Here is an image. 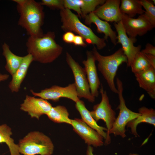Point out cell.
<instances>
[{
    "label": "cell",
    "mask_w": 155,
    "mask_h": 155,
    "mask_svg": "<svg viewBox=\"0 0 155 155\" xmlns=\"http://www.w3.org/2000/svg\"><path fill=\"white\" fill-rule=\"evenodd\" d=\"M54 32L49 31L39 36H29L26 42L28 54L34 61L41 63H51L61 54L63 48L55 40Z\"/></svg>",
    "instance_id": "cell-1"
},
{
    "label": "cell",
    "mask_w": 155,
    "mask_h": 155,
    "mask_svg": "<svg viewBox=\"0 0 155 155\" xmlns=\"http://www.w3.org/2000/svg\"><path fill=\"white\" fill-rule=\"evenodd\" d=\"M17 8L20 14L18 24L25 29L29 36L42 35L41 27L44 18L43 5L34 0H26L22 5H17Z\"/></svg>",
    "instance_id": "cell-2"
},
{
    "label": "cell",
    "mask_w": 155,
    "mask_h": 155,
    "mask_svg": "<svg viewBox=\"0 0 155 155\" xmlns=\"http://www.w3.org/2000/svg\"><path fill=\"white\" fill-rule=\"evenodd\" d=\"M60 16L62 23L61 28L64 31L74 32L81 36L87 44L95 45L97 49H102L106 45L105 39L96 35L92 29L82 23L77 16L70 9L60 10Z\"/></svg>",
    "instance_id": "cell-3"
},
{
    "label": "cell",
    "mask_w": 155,
    "mask_h": 155,
    "mask_svg": "<svg viewBox=\"0 0 155 155\" xmlns=\"http://www.w3.org/2000/svg\"><path fill=\"white\" fill-rule=\"evenodd\" d=\"M92 51L98 62V69L106 80L110 89L114 93L117 94L115 78L120 65L123 63H127V58L122 48L108 56L101 55L94 46Z\"/></svg>",
    "instance_id": "cell-4"
},
{
    "label": "cell",
    "mask_w": 155,
    "mask_h": 155,
    "mask_svg": "<svg viewBox=\"0 0 155 155\" xmlns=\"http://www.w3.org/2000/svg\"><path fill=\"white\" fill-rule=\"evenodd\" d=\"M18 144L20 153L23 155H51L54 149L50 138L38 131L28 133Z\"/></svg>",
    "instance_id": "cell-5"
},
{
    "label": "cell",
    "mask_w": 155,
    "mask_h": 155,
    "mask_svg": "<svg viewBox=\"0 0 155 155\" xmlns=\"http://www.w3.org/2000/svg\"><path fill=\"white\" fill-rule=\"evenodd\" d=\"M116 83L119 101L117 109L119 110V113L109 131V134H113L115 136H119L124 138L126 136L125 127L127 124L139 116L140 114L138 112L131 111L127 106L123 94V82L118 78H116Z\"/></svg>",
    "instance_id": "cell-6"
},
{
    "label": "cell",
    "mask_w": 155,
    "mask_h": 155,
    "mask_svg": "<svg viewBox=\"0 0 155 155\" xmlns=\"http://www.w3.org/2000/svg\"><path fill=\"white\" fill-rule=\"evenodd\" d=\"M100 86V92L101 96V101L94 105L93 110L90 111V113L96 122L100 120H102L105 123L107 129V137L105 140L104 144L107 145L111 142V139L109 132L116 119V113L110 103L106 91L104 90L102 84Z\"/></svg>",
    "instance_id": "cell-7"
},
{
    "label": "cell",
    "mask_w": 155,
    "mask_h": 155,
    "mask_svg": "<svg viewBox=\"0 0 155 155\" xmlns=\"http://www.w3.org/2000/svg\"><path fill=\"white\" fill-rule=\"evenodd\" d=\"M66 61L73 75L78 97L83 98L93 103L95 98L92 94L84 69L76 62L68 52L66 53Z\"/></svg>",
    "instance_id": "cell-8"
},
{
    "label": "cell",
    "mask_w": 155,
    "mask_h": 155,
    "mask_svg": "<svg viewBox=\"0 0 155 155\" xmlns=\"http://www.w3.org/2000/svg\"><path fill=\"white\" fill-rule=\"evenodd\" d=\"M121 21L127 35L134 43L137 36H143L155 27L144 13L137 18L122 14Z\"/></svg>",
    "instance_id": "cell-9"
},
{
    "label": "cell",
    "mask_w": 155,
    "mask_h": 155,
    "mask_svg": "<svg viewBox=\"0 0 155 155\" xmlns=\"http://www.w3.org/2000/svg\"><path fill=\"white\" fill-rule=\"evenodd\" d=\"M30 91L34 96H37L47 100H50L57 102L62 98L70 99L75 102L80 100L78 96L74 83L69 84L65 87L54 85L50 88L43 89L39 92H35L32 90Z\"/></svg>",
    "instance_id": "cell-10"
},
{
    "label": "cell",
    "mask_w": 155,
    "mask_h": 155,
    "mask_svg": "<svg viewBox=\"0 0 155 155\" xmlns=\"http://www.w3.org/2000/svg\"><path fill=\"white\" fill-rule=\"evenodd\" d=\"M71 125L74 131L88 146L100 147L104 144L103 138L96 131L86 124L82 119H71Z\"/></svg>",
    "instance_id": "cell-11"
},
{
    "label": "cell",
    "mask_w": 155,
    "mask_h": 155,
    "mask_svg": "<svg viewBox=\"0 0 155 155\" xmlns=\"http://www.w3.org/2000/svg\"><path fill=\"white\" fill-rule=\"evenodd\" d=\"M52 107L46 100L27 95L20 108L27 113L31 118L39 119L42 115H46Z\"/></svg>",
    "instance_id": "cell-12"
},
{
    "label": "cell",
    "mask_w": 155,
    "mask_h": 155,
    "mask_svg": "<svg viewBox=\"0 0 155 155\" xmlns=\"http://www.w3.org/2000/svg\"><path fill=\"white\" fill-rule=\"evenodd\" d=\"M114 26L117 33V44H121V48L127 59V65L130 67L136 55L140 51L141 46H134V43L127 35L121 21L115 23Z\"/></svg>",
    "instance_id": "cell-13"
},
{
    "label": "cell",
    "mask_w": 155,
    "mask_h": 155,
    "mask_svg": "<svg viewBox=\"0 0 155 155\" xmlns=\"http://www.w3.org/2000/svg\"><path fill=\"white\" fill-rule=\"evenodd\" d=\"M121 0H106L93 12L99 18L107 22L117 23L121 20L120 9Z\"/></svg>",
    "instance_id": "cell-14"
},
{
    "label": "cell",
    "mask_w": 155,
    "mask_h": 155,
    "mask_svg": "<svg viewBox=\"0 0 155 155\" xmlns=\"http://www.w3.org/2000/svg\"><path fill=\"white\" fill-rule=\"evenodd\" d=\"M87 59L82 61L84 66L87 78L89 84L91 92L95 98L99 95L98 89L101 84L98 75L95 58L92 51L86 52Z\"/></svg>",
    "instance_id": "cell-15"
},
{
    "label": "cell",
    "mask_w": 155,
    "mask_h": 155,
    "mask_svg": "<svg viewBox=\"0 0 155 155\" xmlns=\"http://www.w3.org/2000/svg\"><path fill=\"white\" fill-rule=\"evenodd\" d=\"M84 22L87 25H90L94 24L97 27V31L98 33H103L104 38L107 40L109 37L115 45L117 44V36L116 32L113 30L109 24L107 22L101 19L93 12L86 15L84 17Z\"/></svg>",
    "instance_id": "cell-16"
},
{
    "label": "cell",
    "mask_w": 155,
    "mask_h": 155,
    "mask_svg": "<svg viewBox=\"0 0 155 155\" xmlns=\"http://www.w3.org/2000/svg\"><path fill=\"white\" fill-rule=\"evenodd\" d=\"M139 86L145 90L151 98L155 99V68L152 67L134 74Z\"/></svg>",
    "instance_id": "cell-17"
},
{
    "label": "cell",
    "mask_w": 155,
    "mask_h": 155,
    "mask_svg": "<svg viewBox=\"0 0 155 155\" xmlns=\"http://www.w3.org/2000/svg\"><path fill=\"white\" fill-rule=\"evenodd\" d=\"M33 61L32 56L30 54H28L24 56L20 66L12 75V79L8 85L12 92H17L19 91L21 84L26 75L30 65Z\"/></svg>",
    "instance_id": "cell-18"
},
{
    "label": "cell",
    "mask_w": 155,
    "mask_h": 155,
    "mask_svg": "<svg viewBox=\"0 0 155 155\" xmlns=\"http://www.w3.org/2000/svg\"><path fill=\"white\" fill-rule=\"evenodd\" d=\"M140 115L129 121L127 125V128H130L131 133L135 137H139L137 131V125L142 123H145L155 126V110L153 108L142 106L138 109Z\"/></svg>",
    "instance_id": "cell-19"
},
{
    "label": "cell",
    "mask_w": 155,
    "mask_h": 155,
    "mask_svg": "<svg viewBox=\"0 0 155 155\" xmlns=\"http://www.w3.org/2000/svg\"><path fill=\"white\" fill-rule=\"evenodd\" d=\"M75 107L81 116L82 119L88 125L96 131L105 140L107 137L106 128L99 125L86 108L84 102L80 100L75 102Z\"/></svg>",
    "instance_id": "cell-20"
},
{
    "label": "cell",
    "mask_w": 155,
    "mask_h": 155,
    "mask_svg": "<svg viewBox=\"0 0 155 155\" xmlns=\"http://www.w3.org/2000/svg\"><path fill=\"white\" fill-rule=\"evenodd\" d=\"M3 55L6 61L5 66L6 70L12 75L21 65L23 57L17 55L10 50L9 46L6 43L2 45Z\"/></svg>",
    "instance_id": "cell-21"
},
{
    "label": "cell",
    "mask_w": 155,
    "mask_h": 155,
    "mask_svg": "<svg viewBox=\"0 0 155 155\" xmlns=\"http://www.w3.org/2000/svg\"><path fill=\"white\" fill-rule=\"evenodd\" d=\"M11 128L6 124L0 125V144L5 143L9 148L10 155H20L19 146L11 137Z\"/></svg>",
    "instance_id": "cell-22"
},
{
    "label": "cell",
    "mask_w": 155,
    "mask_h": 155,
    "mask_svg": "<svg viewBox=\"0 0 155 155\" xmlns=\"http://www.w3.org/2000/svg\"><path fill=\"white\" fill-rule=\"evenodd\" d=\"M120 9L122 14L131 18H133L137 14H142L145 12L140 0H121Z\"/></svg>",
    "instance_id": "cell-23"
},
{
    "label": "cell",
    "mask_w": 155,
    "mask_h": 155,
    "mask_svg": "<svg viewBox=\"0 0 155 155\" xmlns=\"http://www.w3.org/2000/svg\"><path fill=\"white\" fill-rule=\"evenodd\" d=\"M46 115L55 123L71 125V119L69 118V114L67 109L64 106L59 105L52 107Z\"/></svg>",
    "instance_id": "cell-24"
},
{
    "label": "cell",
    "mask_w": 155,
    "mask_h": 155,
    "mask_svg": "<svg viewBox=\"0 0 155 155\" xmlns=\"http://www.w3.org/2000/svg\"><path fill=\"white\" fill-rule=\"evenodd\" d=\"M151 67L145 54L140 51L136 55L130 67L134 74L145 70Z\"/></svg>",
    "instance_id": "cell-25"
},
{
    "label": "cell",
    "mask_w": 155,
    "mask_h": 155,
    "mask_svg": "<svg viewBox=\"0 0 155 155\" xmlns=\"http://www.w3.org/2000/svg\"><path fill=\"white\" fill-rule=\"evenodd\" d=\"M105 1V0H82L81 7L82 17L84 18L86 15L93 12L98 6L102 5Z\"/></svg>",
    "instance_id": "cell-26"
},
{
    "label": "cell",
    "mask_w": 155,
    "mask_h": 155,
    "mask_svg": "<svg viewBox=\"0 0 155 155\" xmlns=\"http://www.w3.org/2000/svg\"><path fill=\"white\" fill-rule=\"evenodd\" d=\"M142 7L145 9L144 13L154 27L155 26V6L151 1L140 0Z\"/></svg>",
    "instance_id": "cell-27"
},
{
    "label": "cell",
    "mask_w": 155,
    "mask_h": 155,
    "mask_svg": "<svg viewBox=\"0 0 155 155\" xmlns=\"http://www.w3.org/2000/svg\"><path fill=\"white\" fill-rule=\"evenodd\" d=\"M82 2V0H63L64 8L73 10L80 17H82L81 7Z\"/></svg>",
    "instance_id": "cell-28"
},
{
    "label": "cell",
    "mask_w": 155,
    "mask_h": 155,
    "mask_svg": "<svg viewBox=\"0 0 155 155\" xmlns=\"http://www.w3.org/2000/svg\"><path fill=\"white\" fill-rule=\"evenodd\" d=\"M40 3L50 7L63 9L64 8L63 0H42Z\"/></svg>",
    "instance_id": "cell-29"
},
{
    "label": "cell",
    "mask_w": 155,
    "mask_h": 155,
    "mask_svg": "<svg viewBox=\"0 0 155 155\" xmlns=\"http://www.w3.org/2000/svg\"><path fill=\"white\" fill-rule=\"evenodd\" d=\"M75 36V35L73 32L70 31L67 32L63 35V39L67 43H72Z\"/></svg>",
    "instance_id": "cell-30"
},
{
    "label": "cell",
    "mask_w": 155,
    "mask_h": 155,
    "mask_svg": "<svg viewBox=\"0 0 155 155\" xmlns=\"http://www.w3.org/2000/svg\"><path fill=\"white\" fill-rule=\"evenodd\" d=\"M141 52L144 54L155 56V47L150 43H147L146 45L145 48Z\"/></svg>",
    "instance_id": "cell-31"
},
{
    "label": "cell",
    "mask_w": 155,
    "mask_h": 155,
    "mask_svg": "<svg viewBox=\"0 0 155 155\" xmlns=\"http://www.w3.org/2000/svg\"><path fill=\"white\" fill-rule=\"evenodd\" d=\"M75 45L79 46L84 47L87 46L86 44L84 42L83 38L79 35H75L73 43Z\"/></svg>",
    "instance_id": "cell-32"
},
{
    "label": "cell",
    "mask_w": 155,
    "mask_h": 155,
    "mask_svg": "<svg viewBox=\"0 0 155 155\" xmlns=\"http://www.w3.org/2000/svg\"><path fill=\"white\" fill-rule=\"evenodd\" d=\"M145 54L151 65L155 68V56L149 54Z\"/></svg>",
    "instance_id": "cell-33"
},
{
    "label": "cell",
    "mask_w": 155,
    "mask_h": 155,
    "mask_svg": "<svg viewBox=\"0 0 155 155\" xmlns=\"http://www.w3.org/2000/svg\"><path fill=\"white\" fill-rule=\"evenodd\" d=\"M86 155H95L93 153V148L90 146H88L86 151Z\"/></svg>",
    "instance_id": "cell-34"
},
{
    "label": "cell",
    "mask_w": 155,
    "mask_h": 155,
    "mask_svg": "<svg viewBox=\"0 0 155 155\" xmlns=\"http://www.w3.org/2000/svg\"><path fill=\"white\" fill-rule=\"evenodd\" d=\"M9 77L7 74H2L0 73V82L7 80Z\"/></svg>",
    "instance_id": "cell-35"
},
{
    "label": "cell",
    "mask_w": 155,
    "mask_h": 155,
    "mask_svg": "<svg viewBox=\"0 0 155 155\" xmlns=\"http://www.w3.org/2000/svg\"><path fill=\"white\" fill-rule=\"evenodd\" d=\"M128 155H139V154L137 153H130Z\"/></svg>",
    "instance_id": "cell-36"
},
{
    "label": "cell",
    "mask_w": 155,
    "mask_h": 155,
    "mask_svg": "<svg viewBox=\"0 0 155 155\" xmlns=\"http://www.w3.org/2000/svg\"><path fill=\"white\" fill-rule=\"evenodd\" d=\"M152 2L153 3V4H155V0H152Z\"/></svg>",
    "instance_id": "cell-37"
}]
</instances>
